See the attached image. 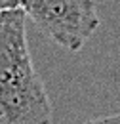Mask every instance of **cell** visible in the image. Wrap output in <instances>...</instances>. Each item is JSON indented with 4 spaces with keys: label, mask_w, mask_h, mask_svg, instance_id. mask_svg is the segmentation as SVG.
<instances>
[{
    "label": "cell",
    "mask_w": 120,
    "mask_h": 124,
    "mask_svg": "<svg viewBox=\"0 0 120 124\" xmlns=\"http://www.w3.org/2000/svg\"><path fill=\"white\" fill-rule=\"evenodd\" d=\"M19 8L69 52H78L99 27L93 0H19Z\"/></svg>",
    "instance_id": "cell-2"
},
{
    "label": "cell",
    "mask_w": 120,
    "mask_h": 124,
    "mask_svg": "<svg viewBox=\"0 0 120 124\" xmlns=\"http://www.w3.org/2000/svg\"><path fill=\"white\" fill-rule=\"evenodd\" d=\"M103 124H120V115H114V116H107V118H103Z\"/></svg>",
    "instance_id": "cell-4"
},
{
    "label": "cell",
    "mask_w": 120,
    "mask_h": 124,
    "mask_svg": "<svg viewBox=\"0 0 120 124\" xmlns=\"http://www.w3.org/2000/svg\"><path fill=\"white\" fill-rule=\"evenodd\" d=\"M84 124H103V118H95V120H88Z\"/></svg>",
    "instance_id": "cell-5"
},
{
    "label": "cell",
    "mask_w": 120,
    "mask_h": 124,
    "mask_svg": "<svg viewBox=\"0 0 120 124\" xmlns=\"http://www.w3.org/2000/svg\"><path fill=\"white\" fill-rule=\"evenodd\" d=\"M15 8H19V0H0V14Z\"/></svg>",
    "instance_id": "cell-3"
},
{
    "label": "cell",
    "mask_w": 120,
    "mask_h": 124,
    "mask_svg": "<svg viewBox=\"0 0 120 124\" xmlns=\"http://www.w3.org/2000/svg\"><path fill=\"white\" fill-rule=\"evenodd\" d=\"M0 124H52V105L27 42V14H0Z\"/></svg>",
    "instance_id": "cell-1"
}]
</instances>
